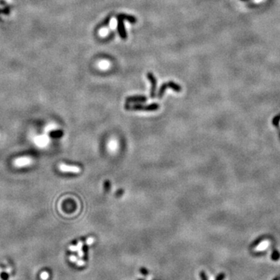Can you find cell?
<instances>
[{
  "label": "cell",
  "instance_id": "52a82bcc",
  "mask_svg": "<svg viewBox=\"0 0 280 280\" xmlns=\"http://www.w3.org/2000/svg\"><path fill=\"white\" fill-rule=\"evenodd\" d=\"M116 17L118 18L121 19L123 20H126V21L129 22L131 23H136L137 22V19L132 16V15H128V14H125V13H120V14L117 15Z\"/></svg>",
  "mask_w": 280,
  "mask_h": 280
},
{
  "label": "cell",
  "instance_id": "30bf717a",
  "mask_svg": "<svg viewBox=\"0 0 280 280\" xmlns=\"http://www.w3.org/2000/svg\"><path fill=\"white\" fill-rule=\"evenodd\" d=\"M112 16H113V13H110V14L108 15V16H107V17H105L104 20H103V21L101 22V23H100L98 25H97V28H96V30H97L100 29V28H103V27H105V26H108V24H109V23H110L111 19H112Z\"/></svg>",
  "mask_w": 280,
  "mask_h": 280
},
{
  "label": "cell",
  "instance_id": "d6986e66",
  "mask_svg": "<svg viewBox=\"0 0 280 280\" xmlns=\"http://www.w3.org/2000/svg\"><path fill=\"white\" fill-rule=\"evenodd\" d=\"M84 264H85V262H84L83 261H79V262H77V265H78V266H83Z\"/></svg>",
  "mask_w": 280,
  "mask_h": 280
},
{
  "label": "cell",
  "instance_id": "5bb4252c",
  "mask_svg": "<svg viewBox=\"0 0 280 280\" xmlns=\"http://www.w3.org/2000/svg\"><path fill=\"white\" fill-rule=\"evenodd\" d=\"M200 276H201V280H208V277H207L206 274H205V272H203V271H201V272H200Z\"/></svg>",
  "mask_w": 280,
  "mask_h": 280
},
{
  "label": "cell",
  "instance_id": "3957f363",
  "mask_svg": "<svg viewBox=\"0 0 280 280\" xmlns=\"http://www.w3.org/2000/svg\"><path fill=\"white\" fill-rule=\"evenodd\" d=\"M116 19H117V21H118L117 30H118V34H119L120 38H121L122 40H126L128 35H127L126 29H125V26H124V20H121V19H120V18H118V17H116Z\"/></svg>",
  "mask_w": 280,
  "mask_h": 280
},
{
  "label": "cell",
  "instance_id": "9c48e42d",
  "mask_svg": "<svg viewBox=\"0 0 280 280\" xmlns=\"http://www.w3.org/2000/svg\"><path fill=\"white\" fill-rule=\"evenodd\" d=\"M269 245V242L267 240H262V241H259L258 244H254L253 246V249L254 250H264L266 249L268 246Z\"/></svg>",
  "mask_w": 280,
  "mask_h": 280
},
{
  "label": "cell",
  "instance_id": "8992f818",
  "mask_svg": "<svg viewBox=\"0 0 280 280\" xmlns=\"http://www.w3.org/2000/svg\"><path fill=\"white\" fill-rule=\"evenodd\" d=\"M31 161H32V160L30 157H26V156L24 157V156H23V157H20L15 160L14 164L15 166H17V167H23V166H26L30 164Z\"/></svg>",
  "mask_w": 280,
  "mask_h": 280
},
{
  "label": "cell",
  "instance_id": "6da1fadb",
  "mask_svg": "<svg viewBox=\"0 0 280 280\" xmlns=\"http://www.w3.org/2000/svg\"><path fill=\"white\" fill-rule=\"evenodd\" d=\"M126 110L130 111H146V112H154V111L158 110L160 108L159 104L157 103H152L149 105H143V104H134L130 105L126 104L124 106Z\"/></svg>",
  "mask_w": 280,
  "mask_h": 280
},
{
  "label": "cell",
  "instance_id": "ac0fdd59",
  "mask_svg": "<svg viewBox=\"0 0 280 280\" xmlns=\"http://www.w3.org/2000/svg\"><path fill=\"white\" fill-rule=\"evenodd\" d=\"M70 260L72 261V262H76V260H77V258L75 257V256H71Z\"/></svg>",
  "mask_w": 280,
  "mask_h": 280
},
{
  "label": "cell",
  "instance_id": "7a4b0ae2",
  "mask_svg": "<svg viewBox=\"0 0 280 280\" xmlns=\"http://www.w3.org/2000/svg\"><path fill=\"white\" fill-rule=\"evenodd\" d=\"M167 89H172L173 90H174L175 92H177V93L181 92L182 90L181 86H179L178 84L173 82V81H170V82L168 83H164L160 87V88L159 90V93H158V97H159L160 98L163 97L164 92H165V90H167Z\"/></svg>",
  "mask_w": 280,
  "mask_h": 280
},
{
  "label": "cell",
  "instance_id": "ffe728a7",
  "mask_svg": "<svg viewBox=\"0 0 280 280\" xmlns=\"http://www.w3.org/2000/svg\"><path fill=\"white\" fill-rule=\"evenodd\" d=\"M274 280H280V277H277V278H275Z\"/></svg>",
  "mask_w": 280,
  "mask_h": 280
},
{
  "label": "cell",
  "instance_id": "9a60e30c",
  "mask_svg": "<svg viewBox=\"0 0 280 280\" xmlns=\"http://www.w3.org/2000/svg\"><path fill=\"white\" fill-rule=\"evenodd\" d=\"M225 278H226V275H225V273H220V275H218L217 279L216 280H225Z\"/></svg>",
  "mask_w": 280,
  "mask_h": 280
},
{
  "label": "cell",
  "instance_id": "277c9868",
  "mask_svg": "<svg viewBox=\"0 0 280 280\" xmlns=\"http://www.w3.org/2000/svg\"><path fill=\"white\" fill-rule=\"evenodd\" d=\"M147 79H149V82L151 83V90H150V97L152 98H153L156 96V85H157V82H156V78L154 76L152 72H148L147 75Z\"/></svg>",
  "mask_w": 280,
  "mask_h": 280
},
{
  "label": "cell",
  "instance_id": "2e32d148",
  "mask_svg": "<svg viewBox=\"0 0 280 280\" xmlns=\"http://www.w3.org/2000/svg\"><path fill=\"white\" fill-rule=\"evenodd\" d=\"M140 272H141L143 275H147L148 274V272L144 269V268H141V269H140Z\"/></svg>",
  "mask_w": 280,
  "mask_h": 280
},
{
  "label": "cell",
  "instance_id": "ba28073f",
  "mask_svg": "<svg viewBox=\"0 0 280 280\" xmlns=\"http://www.w3.org/2000/svg\"><path fill=\"white\" fill-rule=\"evenodd\" d=\"M147 100V97H145V96H132V97H128V98L126 99L127 103H131V102H133V103H144Z\"/></svg>",
  "mask_w": 280,
  "mask_h": 280
},
{
  "label": "cell",
  "instance_id": "8fae6325",
  "mask_svg": "<svg viewBox=\"0 0 280 280\" xmlns=\"http://www.w3.org/2000/svg\"><path fill=\"white\" fill-rule=\"evenodd\" d=\"M272 259L273 261H275V262H277V261H278L280 259V254H279V252H278V251H274L273 252H272Z\"/></svg>",
  "mask_w": 280,
  "mask_h": 280
},
{
  "label": "cell",
  "instance_id": "7c38bea8",
  "mask_svg": "<svg viewBox=\"0 0 280 280\" xmlns=\"http://www.w3.org/2000/svg\"><path fill=\"white\" fill-rule=\"evenodd\" d=\"M48 277H49V275H48V272H44L41 274V278L42 280H47L48 278Z\"/></svg>",
  "mask_w": 280,
  "mask_h": 280
},
{
  "label": "cell",
  "instance_id": "e0dca14e",
  "mask_svg": "<svg viewBox=\"0 0 280 280\" xmlns=\"http://www.w3.org/2000/svg\"><path fill=\"white\" fill-rule=\"evenodd\" d=\"M93 241H94V238H92V237H90V238H89L88 240H87V243L88 244H91L93 242Z\"/></svg>",
  "mask_w": 280,
  "mask_h": 280
},
{
  "label": "cell",
  "instance_id": "5b68a950",
  "mask_svg": "<svg viewBox=\"0 0 280 280\" xmlns=\"http://www.w3.org/2000/svg\"><path fill=\"white\" fill-rule=\"evenodd\" d=\"M59 170L62 172H70V173H79L81 171V169L79 167L76 166H70L66 165L65 164H60L59 166Z\"/></svg>",
  "mask_w": 280,
  "mask_h": 280
},
{
  "label": "cell",
  "instance_id": "4fadbf2b",
  "mask_svg": "<svg viewBox=\"0 0 280 280\" xmlns=\"http://www.w3.org/2000/svg\"><path fill=\"white\" fill-rule=\"evenodd\" d=\"M115 34L114 33V32H112V33H111L110 34H109L108 37H107V38H105V39H104V41H111V40H112V39H113L114 37H115Z\"/></svg>",
  "mask_w": 280,
  "mask_h": 280
},
{
  "label": "cell",
  "instance_id": "44dd1931",
  "mask_svg": "<svg viewBox=\"0 0 280 280\" xmlns=\"http://www.w3.org/2000/svg\"><path fill=\"white\" fill-rule=\"evenodd\" d=\"M139 280H142V279H139Z\"/></svg>",
  "mask_w": 280,
  "mask_h": 280
}]
</instances>
